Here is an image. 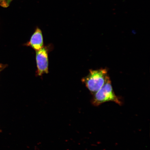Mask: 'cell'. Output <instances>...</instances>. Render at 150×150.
Instances as JSON below:
<instances>
[{"label":"cell","mask_w":150,"mask_h":150,"mask_svg":"<svg viewBox=\"0 0 150 150\" xmlns=\"http://www.w3.org/2000/svg\"><path fill=\"white\" fill-rule=\"evenodd\" d=\"M12 1V0H0V6L6 8L9 6Z\"/></svg>","instance_id":"5"},{"label":"cell","mask_w":150,"mask_h":150,"mask_svg":"<svg viewBox=\"0 0 150 150\" xmlns=\"http://www.w3.org/2000/svg\"><path fill=\"white\" fill-rule=\"evenodd\" d=\"M0 72H1V71H0Z\"/></svg>","instance_id":"7"},{"label":"cell","mask_w":150,"mask_h":150,"mask_svg":"<svg viewBox=\"0 0 150 150\" xmlns=\"http://www.w3.org/2000/svg\"><path fill=\"white\" fill-rule=\"evenodd\" d=\"M48 50L47 47L44 46L36 51L37 76H41L48 73Z\"/></svg>","instance_id":"3"},{"label":"cell","mask_w":150,"mask_h":150,"mask_svg":"<svg viewBox=\"0 0 150 150\" xmlns=\"http://www.w3.org/2000/svg\"><path fill=\"white\" fill-rule=\"evenodd\" d=\"M25 45L30 47L35 51L41 49L44 46L42 31L39 28H37L30 41L25 44Z\"/></svg>","instance_id":"4"},{"label":"cell","mask_w":150,"mask_h":150,"mask_svg":"<svg viewBox=\"0 0 150 150\" xmlns=\"http://www.w3.org/2000/svg\"><path fill=\"white\" fill-rule=\"evenodd\" d=\"M91 103L93 105L98 106L104 103L112 102L121 105L122 102L114 91L110 78L96 93L93 95Z\"/></svg>","instance_id":"2"},{"label":"cell","mask_w":150,"mask_h":150,"mask_svg":"<svg viewBox=\"0 0 150 150\" xmlns=\"http://www.w3.org/2000/svg\"><path fill=\"white\" fill-rule=\"evenodd\" d=\"M3 67V65H0V71H1V70H2Z\"/></svg>","instance_id":"6"},{"label":"cell","mask_w":150,"mask_h":150,"mask_svg":"<svg viewBox=\"0 0 150 150\" xmlns=\"http://www.w3.org/2000/svg\"><path fill=\"white\" fill-rule=\"evenodd\" d=\"M110 78L106 68L90 70L89 74L82 81L93 95L102 88Z\"/></svg>","instance_id":"1"}]
</instances>
